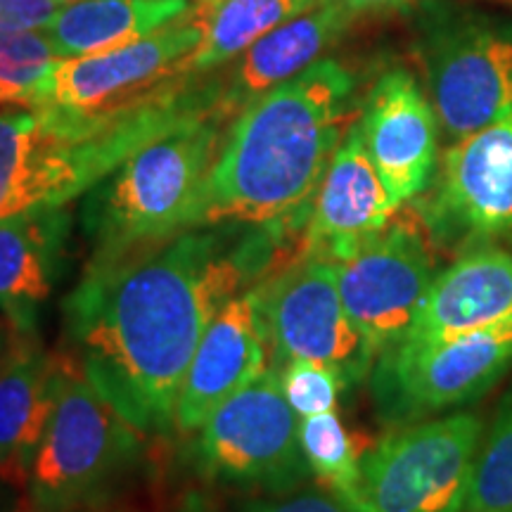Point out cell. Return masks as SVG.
Wrapping results in <instances>:
<instances>
[{"label": "cell", "instance_id": "cell-22", "mask_svg": "<svg viewBox=\"0 0 512 512\" xmlns=\"http://www.w3.org/2000/svg\"><path fill=\"white\" fill-rule=\"evenodd\" d=\"M323 0H204L197 5L202 38L176 67V76H207L228 67L292 17L304 15Z\"/></svg>", "mask_w": 512, "mask_h": 512}, {"label": "cell", "instance_id": "cell-24", "mask_svg": "<svg viewBox=\"0 0 512 512\" xmlns=\"http://www.w3.org/2000/svg\"><path fill=\"white\" fill-rule=\"evenodd\" d=\"M465 512H512V387L479 444Z\"/></svg>", "mask_w": 512, "mask_h": 512}, {"label": "cell", "instance_id": "cell-15", "mask_svg": "<svg viewBox=\"0 0 512 512\" xmlns=\"http://www.w3.org/2000/svg\"><path fill=\"white\" fill-rule=\"evenodd\" d=\"M268 349L264 285L249 287L230 299L204 332L178 394L176 430H200L223 401L264 375Z\"/></svg>", "mask_w": 512, "mask_h": 512}, {"label": "cell", "instance_id": "cell-17", "mask_svg": "<svg viewBox=\"0 0 512 512\" xmlns=\"http://www.w3.org/2000/svg\"><path fill=\"white\" fill-rule=\"evenodd\" d=\"M72 219L60 209L27 211L0 221V311L31 339L67 264Z\"/></svg>", "mask_w": 512, "mask_h": 512}, {"label": "cell", "instance_id": "cell-16", "mask_svg": "<svg viewBox=\"0 0 512 512\" xmlns=\"http://www.w3.org/2000/svg\"><path fill=\"white\" fill-rule=\"evenodd\" d=\"M399 204L370 159L358 121L339 143L313 195L304 230V256L337 261L347 259L370 235L394 219Z\"/></svg>", "mask_w": 512, "mask_h": 512}, {"label": "cell", "instance_id": "cell-2", "mask_svg": "<svg viewBox=\"0 0 512 512\" xmlns=\"http://www.w3.org/2000/svg\"><path fill=\"white\" fill-rule=\"evenodd\" d=\"M354 74L320 57L230 119L195 228L275 226L304 233L313 195L354 121Z\"/></svg>", "mask_w": 512, "mask_h": 512}, {"label": "cell", "instance_id": "cell-31", "mask_svg": "<svg viewBox=\"0 0 512 512\" xmlns=\"http://www.w3.org/2000/svg\"><path fill=\"white\" fill-rule=\"evenodd\" d=\"M57 5H67V3H74V0H53Z\"/></svg>", "mask_w": 512, "mask_h": 512}, {"label": "cell", "instance_id": "cell-9", "mask_svg": "<svg viewBox=\"0 0 512 512\" xmlns=\"http://www.w3.org/2000/svg\"><path fill=\"white\" fill-rule=\"evenodd\" d=\"M420 60L439 126L453 143L512 112V29L444 19L422 36Z\"/></svg>", "mask_w": 512, "mask_h": 512}, {"label": "cell", "instance_id": "cell-28", "mask_svg": "<svg viewBox=\"0 0 512 512\" xmlns=\"http://www.w3.org/2000/svg\"><path fill=\"white\" fill-rule=\"evenodd\" d=\"M57 10L53 0H0V31H43Z\"/></svg>", "mask_w": 512, "mask_h": 512}, {"label": "cell", "instance_id": "cell-27", "mask_svg": "<svg viewBox=\"0 0 512 512\" xmlns=\"http://www.w3.org/2000/svg\"><path fill=\"white\" fill-rule=\"evenodd\" d=\"M240 512H351L347 503L339 501L330 491H299V494H283L280 498L247 503Z\"/></svg>", "mask_w": 512, "mask_h": 512}, {"label": "cell", "instance_id": "cell-1", "mask_svg": "<svg viewBox=\"0 0 512 512\" xmlns=\"http://www.w3.org/2000/svg\"><path fill=\"white\" fill-rule=\"evenodd\" d=\"M287 230L235 240L197 228L91 266L64 299V330L81 375L140 434L176 427L183 377L230 299L271 271Z\"/></svg>", "mask_w": 512, "mask_h": 512}, {"label": "cell", "instance_id": "cell-18", "mask_svg": "<svg viewBox=\"0 0 512 512\" xmlns=\"http://www.w3.org/2000/svg\"><path fill=\"white\" fill-rule=\"evenodd\" d=\"M356 19L358 15L351 10L323 0L313 10L292 17L290 22L259 38L238 60L223 67L219 76L221 110L233 119L259 95L302 74L347 34Z\"/></svg>", "mask_w": 512, "mask_h": 512}, {"label": "cell", "instance_id": "cell-8", "mask_svg": "<svg viewBox=\"0 0 512 512\" xmlns=\"http://www.w3.org/2000/svg\"><path fill=\"white\" fill-rule=\"evenodd\" d=\"M200 430L197 465L211 482L283 496L311 475L278 370L223 401Z\"/></svg>", "mask_w": 512, "mask_h": 512}, {"label": "cell", "instance_id": "cell-21", "mask_svg": "<svg viewBox=\"0 0 512 512\" xmlns=\"http://www.w3.org/2000/svg\"><path fill=\"white\" fill-rule=\"evenodd\" d=\"M192 10L190 0H74L60 5L43 34L69 60L143 41Z\"/></svg>", "mask_w": 512, "mask_h": 512}, {"label": "cell", "instance_id": "cell-26", "mask_svg": "<svg viewBox=\"0 0 512 512\" xmlns=\"http://www.w3.org/2000/svg\"><path fill=\"white\" fill-rule=\"evenodd\" d=\"M278 375L287 401L302 418L335 411L339 392L347 387L337 370L311 361H287Z\"/></svg>", "mask_w": 512, "mask_h": 512}, {"label": "cell", "instance_id": "cell-13", "mask_svg": "<svg viewBox=\"0 0 512 512\" xmlns=\"http://www.w3.org/2000/svg\"><path fill=\"white\" fill-rule=\"evenodd\" d=\"M200 38L202 19L195 8L143 41L60 60L36 105L74 112H107L131 105L166 81L178 79V62L197 48Z\"/></svg>", "mask_w": 512, "mask_h": 512}, {"label": "cell", "instance_id": "cell-6", "mask_svg": "<svg viewBox=\"0 0 512 512\" xmlns=\"http://www.w3.org/2000/svg\"><path fill=\"white\" fill-rule=\"evenodd\" d=\"M81 370L64 366L53 418L27 470L38 510L69 512L95 501L136 463L140 437Z\"/></svg>", "mask_w": 512, "mask_h": 512}, {"label": "cell", "instance_id": "cell-7", "mask_svg": "<svg viewBox=\"0 0 512 512\" xmlns=\"http://www.w3.org/2000/svg\"><path fill=\"white\" fill-rule=\"evenodd\" d=\"M512 368V313L437 342H396L377 356L373 392L389 422L477 401Z\"/></svg>", "mask_w": 512, "mask_h": 512}, {"label": "cell", "instance_id": "cell-12", "mask_svg": "<svg viewBox=\"0 0 512 512\" xmlns=\"http://www.w3.org/2000/svg\"><path fill=\"white\" fill-rule=\"evenodd\" d=\"M422 216L441 240L512 245V112L448 147Z\"/></svg>", "mask_w": 512, "mask_h": 512}, {"label": "cell", "instance_id": "cell-14", "mask_svg": "<svg viewBox=\"0 0 512 512\" xmlns=\"http://www.w3.org/2000/svg\"><path fill=\"white\" fill-rule=\"evenodd\" d=\"M358 126L377 174L399 207L430 188L439 119L413 74L406 69L382 74L370 88Z\"/></svg>", "mask_w": 512, "mask_h": 512}, {"label": "cell", "instance_id": "cell-4", "mask_svg": "<svg viewBox=\"0 0 512 512\" xmlns=\"http://www.w3.org/2000/svg\"><path fill=\"white\" fill-rule=\"evenodd\" d=\"M216 110L140 147L110 176L86 192L83 235L91 242V266L112 264L140 247L195 228L202 190L219 157L223 126Z\"/></svg>", "mask_w": 512, "mask_h": 512}, {"label": "cell", "instance_id": "cell-20", "mask_svg": "<svg viewBox=\"0 0 512 512\" xmlns=\"http://www.w3.org/2000/svg\"><path fill=\"white\" fill-rule=\"evenodd\" d=\"M64 363L24 344L0 368V470L27 477L60 396Z\"/></svg>", "mask_w": 512, "mask_h": 512}, {"label": "cell", "instance_id": "cell-29", "mask_svg": "<svg viewBox=\"0 0 512 512\" xmlns=\"http://www.w3.org/2000/svg\"><path fill=\"white\" fill-rule=\"evenodd\" d=\"M332 3L342 5L354 12V15H368V12H382V10H399L406 8V5L418 3V0H332ZM512 3V0H510Z\"/></svg>", "mask_w": 512, "mask_h": 512}, {"label": "cell", "instance_id": "cell-23", "mask_svg": "<svg viewBox=\"0 0 512 512\" xmlns=\"http://www.w3.org/2000/svg\"><path fill=\"white\" fill-rule=\"evenodd\" d=\"M299 437L313 475L332 496L351 505L361 479V460L370 446L351 434L335 411L304 418Z\"/></svg>", "mask_w": 512, "mask_h": 512}, {"label": "cell", "instance_id": "cell-3", "mask_svg": "<svg viewBox=\"0 0 512 512\" xmlns=\"http://www.w3.org/2000/svg\"><path fill=\"white\" fill-rule=\"evenodd\" d=\"M197 79L178 76L145 98L107 112L0 107V221L64 207L140 147L221 110L219 76L211 74L202 83Z\"/></svg>", "mask_w": 512, "mask_h": 512}, {"label": "cell", "instance_id": "cell-10", "mask_svg": "<svg viewBox=\"0 0 512 512\" xmlns=\"http://www.w3.org/2000/svg\"><path fill=\"white\" fill-rule=\"evenodd\" d=\"M264 313L275 361L320 363L337 370L347 384L373 366V351L342 302L330 261L302 256L275 275L264 285Z\"/></svg>", "mask_w": 512, "mask_h": 512}, {"label": "cell", "instance_id": "cell-30", "mask_svg": "<svg viewBox=\"0 0 512 512\" xmlns=\"http://www.w3.org/2000/svg\"><path fill=\"white\" fill-rule=\"evenodd\" d=\"M5 363V342H3V330H0V368Z\"/></svg>", "mask_w": 512, "mask_h": 512}, {"label": "cell", "instance_id": "cell-19", "mask_svg": "<svg viewBox=\"0 0 512 512\" xmlns=\"http://www.w3.org/2000/svg\"><path fill=\"white\" fill-rule=\"evenodd\" d=\"M512 313V254L494 245L465 252L432 280L401 342H437Z\"/></svg>", "mask_w": 512, "mask_h": 512}, {"label": "cell", "instance_id": "cell-25", "mask_svg": "<svg viewBox=\"0 0 512 512\" xmlns=\"http://www.w3.org/2000/svg\"><path fill=\"white\" fill-rule=\"evenodd\" d=\"M60 60L43 31H0V107L36 105Z\"/></svg>", "mask_w": 512, "mask_h": 512}, {"label": "cell", "instance_id": "cell-11", "mask_svg": "<svg viewBox=\"0 0 512 512\" xmlns=\"http://www.w3.org/2000/svg\"><path fill=\"white\" fill-rule=\"evenodd\" d=\"M335 268L342 302L375 358L406 337L437 278L420 230L392 221Z\"/></svg>", "mask_w": 512, "mask_h": 512}, {"label": "cell", "instance_id": "cell-5", "mask_svg": "<svg viewBox=\"0 0 512 512\" xmlns=\"http://www.w3.org/2000/svg\"><path fill=\"white\" fill-rule=\"evenodd\" d=\"M482 437L470 411L399 427L363 456L351 512H465Z\"/></svg>", "mask_w": 512, "mask_h": 512}]
</instances>
